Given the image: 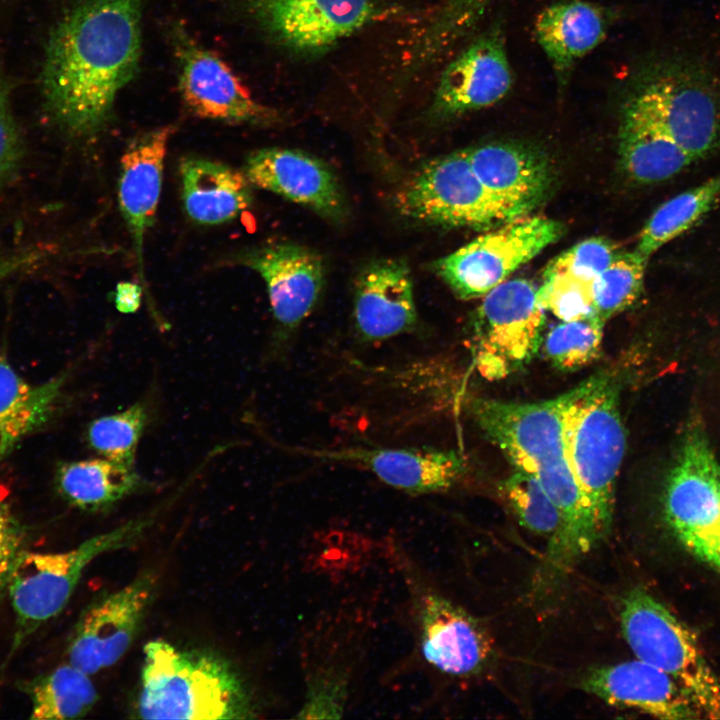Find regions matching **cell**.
<instances>
[{"mask_svg": "<svg viewBox=\"0 0 720 720\" xmlns=\"http://www.w3.org/2000/svg\"><path fill=\"white\" fill-rule=\"evenodd\" d=\"M142 0H84L52 32L43 68L48 111L68 134L99 133L141 51Z\"/></svg>", "mask_w": 720, "mask_h": 720, "instance_id": "6da1fadb", "label": "cell"}, {"mask_svg": "<svg viewBox=\"0 0 720 720\" xmlns=\"http://www.w3.org/2000/svg\"><path fill=\"white\" fill-rule=\"evenodd\" d=\"M471 411L515 470L536 477L560 510L563 531L552 555L570 561L591 550L603 535L566 458L560 396L537 402L476 398Z\"/></svg>", "mask_w": 720, "mask_h": 720, "instance_id": "7a4b0ae2", "label": "cell"}, {"mask_svg": "<svg viewBox=\"0 0 720 720\" xmlns=\"http://www.w3.org/2000/svg\"><path fill=\"white\" fill-rule=\"evenodd\" d=\"M137 712L143 719H247L252 706L223 658L157 639L144 647Z\"/></svg>", "mask_w": 720, "mask_h": 720, "instance_id": "3957f363", "label": "cell"}, {"mask_svg": "<svg viewBox=\"0 0 720 720\" xmlns=\"http://www.w3.org/2000/svg\"><path fill=\"white\" fill-rule=\"evenodd\" d=\"M559 396L566 458L605 535L612 523L615 483L626 450L618 382L601 372Z\"/></svg>", "mask_w": 720, "mask_h": 720, "instance_id": "277c9868", "label": "cell"}, {"mask_svg": "<svg viewBox=\"0 0 720 720\" xmlns=\"http://www.w3.org/2000/svg\"><path fill=\"white\" fill-rule=\"evenodd\" d=\"M620 620L637 659L672 677L692 698L703 718L720 719V680L695 633L642 588L624 597Z\"/></svg>", "mask_w": 720, "mask_h": 720, "instance_id": "5b68a950", "label": "cell"}, {"mask_svg": "<svg viewBox=\"0 0 720 720\" xmlns=\"http://www.w3.org/2000/svg\"><path fill=\"white\" fill-rule=\"evenodd\" d=\"M153 520L154 513L129 520L63 552L23 550L7 587L16 617L13 650L64 609L88 564L103 553L135 542Z\"/></svg>", "mask_w": 720, "mask_h": 720, "instance_id": "8992f818", "label": "cell"}, {"mask_svg": "<svg viewBox=\"0 0 720 720\" xmlns=\"http://www.w3.org/2000/svg\"><path fill=\"white\" fill-rule=\"evenodd\" d=\"M633 94L695 161L720 149V77L707 66L682 56L665 60Z\"/></svg>", "mask_w": 720, "mask_h": 720, "instance_id": "52a82bcc", "label": "cell"}, {"mask_svg": "<svg viewBox=\"0 0 720 720\" xmlns=\"http://www.w3.org/2000/svg\"><path fill=\"white\" fill-rule=\"evenodd\" d=\"M665 519L688 552L720 573V464L703 425L685 429L664 487Z\"/></svg>", "mask_w": 720, "mask_h": 720, "instance_id": "ba28073f", "label": "cell"}, {"mask_svg": "<svg viewBox=\"0 0 720 720\" xmlns=\"http://www.w3.org/2000/svg\"><path fill=\"white\" fill-rule=\"evenodd\" d=\"M397 207L410 219L447 228L489 230L525 216L483 185L466 150L425 163L400 192Z\"/></svg>", "mask_w": 720, "mask_h": 720, "instance_id": "9c48e42d", "label": "cell"}, {"mask_svg": "<svg viewBox=\"0 0 720 720\" xmlns=\"http://www.w3.org/2000/svg\"><path fill=\"white\" fill-rule=\"evenodd\" d=\"M545 310L529 280H506L483 296L473 321L472 350L479 374L500 380L521 370L543 342Z\"/></svg>", "mask_w": 720, "mask_h": 720, "instance_id": "30bf717a", "label": "cell"}, {"mask_svg": "<svg viewBox=\"0 0 720 720\" xmlns=\"http://www.w3.org/2000/svg\"><path fill=\"white\" fill-rule=\"evenodd\" d=\"M563 233L551 218L528 215L508 221L439 259L437 274L463 300L483 297Z\"/></svg>", "mask_w": 720, "mask_h": 720, "instance_id": "8fae6325", "label": "cell"}, {"mask_svg": "<svg viewBox=\"0 0 720 720\" xmlns=\"http://www.w3.org/2000/svg\"><path fill=\"white\" fill-rule=\"evenodd\" d=\"M251 15L280 44L319 53L364 26L386 9L377 0H246Z\"/></svg>", "mask_w": 720, "mask_h": 720, "instance_id": "7c38bea8", "label": "cell"}, {"mask_svg": "<svg viewBox=\"0 0 720 720\" xmlns=\"http://www.w3.org/2000/svg\"><path fill=\"white\" fill-rule=\"evenodd\" d=\"M172 32L179 89L193 113L237 124L268 125L279 120L277 111L254 100L216 53L202 47L181 27Z\"/></svg>", "mask_w": 720, "mask_h": 720, "instance_id": "4fadbf2b", "label": "cell"}, {"mask_svg": "<svg viewBox=\"0 0 720 720\" xmlns=\"http://www.w3.org/2000/svg\"><path fill=\"white\" fill-rule=\"evenodd\" d=\"M239 262L264 280L275 320L272 347L281 350L315 307L324 282V266L314 251L278 243L239 256Z\"/></svg>", "mask_w": 720, "mask_h": 720, "instance_id": "5bb4252c", "label": "cell"}, {"mask_svg": "<svg viewBox=\"0 0 720 720\" xmlns=\"http://www.w3.org/2000/svg\"><path fill=\"white\" fill-rule=\"evenodd\" d=\"M154 580L142 575L92 602L80 616L68 660L91 675L114 665L130 647L153 594Z\"/></svg>", "mask_w": 720, "mask_h": 720, "instance_id": "9a60e30c", "label": "cell"}, {"mask_svg": "<svg viewBox=\"0 0 720 720\" xmlns=\"http://www.w3.org/2000/svg\"><path fill=\"white\" fill-rule=\"evenodd\" d=\"M512 84L504 32L494 24L444 68L431 113L439 119H448L489 107L502 100Z\"/></svg>", "mask_w": 720, "mask_h": 720, "instance_id": "2e32d148", "label": "cell"}, {"mask_svg": "<svg viewBox=\"0 0 720 720\" xmlns=\"http://www.w3.org/2000/svg\"><path fill=\"white\" fill-rule=\"evenodd\" d=\"M423 657L438 670L452 675L478 671L488 660L492 644L484 627L443 596L414 583Z\"/></svg>", "mask_w": 720, "mask_h": 720, "instance_id": "e0dca14e", "label": "cell"}, {"mask_svg": "<svg viewBox=\"0 0 720 720\" xmlns=\"http://www.w3.org/2000/svg\"><path fill=\"white\" fill-rule=\"evenodd\" d=\"M243 172L252 185L323 217L339 221L345 216V201L337 177L325 162L310 154L287 148H263L248 156Z\"/></svg>", "mask_w": 720, "mask_h": 720, "instance_id": "ac0fdd59", "label": "cell"}, {"mask_svg": "<svg viewBox=\"0 0 720 720\" xmlns=\"http://www.w3.org/2000/svg\"><path fill=\"white\" fill-rule=\"evenodd\" d=\"M294 451L320 460L359 466L387 485L415 494L446 490L466 471V463L457 452L431 448L327 450L295 447Z\"/></svg>", "mask_w": 720, "mask_h": 720, "instance_id": "d6986e66", "label": "cell"}, {"mask_svg": "<svg viewBox=\"0 0 720 720\" xmlns=\"http://www.w3.org/2000/svg\"><path fill=\"white\" fill-rule=\"evenodd\" d=\"M582 688L609 705L666 720L703 718L689 694L668 674L639 659L589 672Z\"/></svg>", "mask_w": 720, "mask_h": 720, "instance_id": "ffe728a7", "label": "cell"}, {"mask_svg": "<svg viewBox=\"0 0 720 720\" xmlns=\"http://www.w3.org/2000/svg\"><path fill=\"white\" fill-rule=\"evenodd\" d=\"M353 314L356 330L365 341L385 340L413 330L417 311L407 265L385 259L366 266L355 284Z\"/></svg>", "mask_w": 720, "mask_h": 720, "instance_id": "44dd1931", "label": "cell"}, {"mask_svg": "<svg viewBox=\"0 0 720 720\" xmlns=\"http://www.w3.org/2000/svg\"><path fill=\"white\" fill-rule=\"evenodd\" d=\"M173 126H164L133 139L121 157L118 201L131 236L141 281L143 242L153 225L162 187L164 160Z\"/></svg>", "mask_w": 720, "mask_h": 720, "instance_id": "7402d4cb", "label": "cell"}, {"mask_svg": "<svg viewBox=\"0 0 720 720\" xmlns=\"http://www.w3.org/2000/svg\"><path fill=\"white\" fill-rule=\"evenodd\" d=\"M477 177L497 198L528 215L552 185L547 159L522 144L489 143L466 149Z\"/></svg>", "mask_w": 720, "mask_h": 720, "instance_id": "603a6c76", "label": "cell"}, {"mask_svg": "<svg viewBox=\"0 0 720 720\" xmlns=\"http://www.w3.org/2000/svg\"><path fill=\"white\" fill-rule=\"evenodd\" d=\"M607 27L605 11L588 1H559L540 12L535 22L536 40L559 87H565L576 62L605 38Z\"/></svg>", "mask_w": 720, "mask_h": 720, "instance_id": "cb8c5ba5", "label": "cell"}, {"mask_svg": "<svg viewBox=\"0 0 720 720\" xmlns=\"http://www.w3.org/2000/svg\"><path fill=\"white\" fill-rule=\"evenodd\" d=\"M618 144L624 171L643 184L668 180L695 162L644 109L633 93L624 107Z\"/></svg>", "mask_w": 720, "mask_h": 720, "instance_id": "d4e9b609", "label": "cell"}, {"mask_svg": "<svg viewBox=\"0 0 720 720\" xmlns=\"http://www.w3.org/2000/svg\"><path fill=\"white\" fill-rule=\"evenodd\" d=\"M182 200L194 222L216 225L236 218L253 200L252 184L243 171L200 157L179 166Z\"/></svg>", "mask_w": 720, "mask_h": 720, "instance_id": "484cf974", "label": "cell"}, {"mask_svg": "<svg viewBox=\"0 0 720 720\" xmlns=\"http://www.w3.org/2000/svg\"><path fill=\"white\" fill-rule=\"evenodd\" d=\"M68 373L33 385L0 356V460L53 415Z\"/></svg>", "mask_w": 720, "mask_h": 720, "instance_id": "4316f807", "label": "cell"}, {"mask_svg": "<svg viewBox=\"0 0 720 720\" xmlns=\"http://www.w3.org/2000/svg\"><path fill=\"white\" fill-rule=\"evenodd\" d=\"M58 493L70 505L84 511H103L144 487L133 466L107 458L58 464Z\"/></svg>", "mask_w": 720, "mask_h": 720, "instance_id": "83f0119b", "label": "cell"}, {"mask_svg": "<svg viewBox=\"0 0 720 720\" xmlns=\"http://www.w3.org/2000/svg\"><path fill=\"white\" fill-rule=\"evenodd\" d=\"M720 199V172L663 202L643 226L635 247L650 258L697 224Z\"/></svg>", "mask_w": 720, "mask_h": 720, "instance_id": "f1b7e54d", "label": "cell"}, {"mask_svg": "<svg viewBox=\"0 0 720 720\" xmlns=\"http://www.w3.org/2000/svg\"><path fill=\"white\" fill-rule=\"evenodd\" d=\"M30 718L64 720L81 718L95 705L98 694L89 674L64 664L32 681L28 688Z\"/></svg>", "mask_w": 720, "mask_h": 720, "instance_id": "f546056e", "label": "cell"}, {"mask_svg": "<svg viewBox=\"0 0 720 720\" xmlns=\"http://www.w3.org/2000/svg\"><path fill=\"white\" fill-rule=\"evenodd\" d=\"M493 0H444L417 38L408 60L410 72L433 61L474 28Z\"/></svg>", "mask_w": 720, "mask_h": 720, "instance_id": "4dcf8cb0", "label": "cell"}, {"mask_svg": "<svg viewBox=\"0 0 720 720\" xmlns=\"http://www.w3.org/2000/svg\"><path fill=\"white\" fill-rule=\"evenodd\" d=\"M500 488L521 525L536 534L548 536L553 549L563 531V518L539 480L515 470Z\"/></svg>", "mask_w": 720, "mask_h": 720, "instance_id": "1f68e13d", "label": "cell"}, {"mask_svg": "<svg viewBox=\"0 0 720 720\" xmlns=\"http://www.w3.org/2000/svg\"><path fill=\"white\" fill-rule=\"evenodd\" d=\"M603 321L596 313L554 326L543 339L548 360L561 371H575L595 361L603 340Z\"/></svg>", "mask_w": 720, "mask_h": 720, "instance_id": "d6a6232c", "label": "cell"}, {"mask_svg": "<svg viewBox=\"0 0 720 720\" xmlns=\"http://www.w3.org/2000/svg\"><path fill=\"white\" fill-rule=\"evenodd\" d=\"M648 260L635 249L621 251L594 280V311L603 321L627 310L638 300Z\"/></svg>", "mask_w": 720, "mask_h": 720, "instance_id": "836d02e7", "label": "cell"}, {"mask_svg": "<svg viewBox=\"0 0 720 720\" xmlns=\"http://www.w3.org/2000/svg\"><path fill=\"white\" fill-rule=\"evenodd\" d=\"M143 402L94 419L87 429L89 446L104 458L133 466L138 443L148 422Z\"/></svg>", "mask_w": 720, "mask_h": 720, "instance_id": "e575fe53", "label": "cell"}, {"mask_svg": "<svg viewBox=\"0 0 720 720\" xmlns=\"http://www.w3.org/2000/svg\"><path fill=\"white\" fill-rule=\"evenodd\" d=\"M593 284L564 274L543 276L537 287V301L545 312L562 321L579 319L595 313Z\"/></svg>", "mask_w": 720, "mask_h": 720, "instance_id": "d590c367", "label": "cell"}, {"mask_svg": "<svg viewBox=\"0 0 720 720\" xmlns=\"http://www.w3.org/2000/svg\"><path fill=\"white\" fill-rule=\"evenodd\" d=\"M621 251L604 237L585 239L554 258L543 276L564 274L594 281Z\"/></svg>", "mask_w": 720, "mask_h": 720, "instance_id": "8d00e7d4", "label": "cell"}, {"mask_svg": "<svg viewBox=\"0 0 720 720\" xmlns=\"http://www.w3.org/2000/svg\"><path fill=\"white\" fill-rule=\"evenodd\" d=\"M24 153L23 139L11 110L9 87L0 77V192L18 174Z\"/></svg>", "mask_w": 720, "mask_h": 720, "instance_id": "74e56055", "label": "cell"}, {"mask_svg": "<svg viewBox=\"0 0 720 720\" xmlns=\"http://www.w3.org/2000/svg\"><path fill=\"white\" fill-rule=\"evenodd\" d=\"M22 535L12 515H0V594L8 582L16 561L23 551Z\"/></svg>", "mask_w": 720, "mask_h": 720, "instance_id": "f35d334b", "label": "cell"}, {"mask_svg": "<svg viewBox=\"0 0 720 720\" xmlns=\"http://www.w3.org/2000/svg\"><path fill=\"white\" fill-rule=\"evenodd\" d=\"M48 256L49 250L39 246L0 254V282L39 266Z\"/></svg>", "mask_w": 720, "mask_h": 720, "instance_id": "ab89813d", "label": "cell"}, {"mask_svg": "<svg viewBox=\"0 0 720 720\" xmlns=\"http://www.w3.org/2000/svg\"><path fill=\"white\" fill-rule=\"evenodd\" d=\"M142 287L132 282H120L116 286L114 304L124 314L136 312L141 305Z\"/></svg>", "mask_w": 720, "mask_h": 720, "instance_id": "60d3db41", "label": "cell"}, {"mask_svg": "<svg viewBox=\"0 0 720 720\" xmlns=\"http://www.w3.org/2000/svg\"><path fill=\"white\" fill-rule=\"evenodd\" d=\"M0 515H11L8 503L0 491Z\"/></svg>", "mask_w": 720, "mask_h": 720, "instance_id": "b9f144b4", "label": "cell"}]
</instances>
